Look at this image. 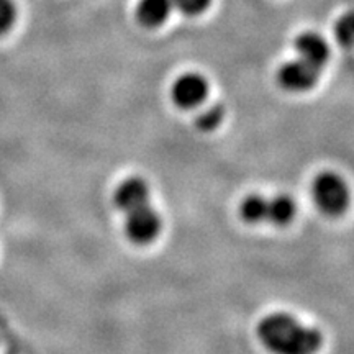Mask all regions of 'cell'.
<instances>
[{
    "mask_svg": "<svg viewBox=\"0 0 354 354\" xmlns=\"http://www.w3.org/2000/svg\"><path fill=\"white\" fill-rule=\"evenodd\" d=\"M223 107H220V105H212V107L205 109L201 115H198L196 125L198 127V130L202 131H212L220 125L221 120H223Z\"/></svg>",
    "mask_w": 354,
    "mask_h": 354,
    "instance_id": "8fae6325",
    "label": "cell"
},
{
    "mask_svg": "<svg viewBox=\"0 0 354 354\" xmlns=\"http://www.w3.org/2000/svg\"><path fill=\"white\" fill-rule=\"evenodd\" d=\"M312 197L318 210L328 216L343 215L349 207V187L336 172L325 171L312 184Z\"/></svg>",
    "mask_w": 354,
    "mask_h": 354,
    "instance_id": "3957f363",
    "label": "cell"
},
{
    "mask_svg": "<svg viewBox=\"0 0 354 354\" xmlns=\"http://www.w3.org/2000/svg\"><path fill=\"white\" fill-rule=\"evenodd\" d=\"M256 335L272 354H317L323 344L320 331L284 312L264 317L256 326Z\"/></svg>",
    "mask_w": 354,
    "mask_h": 354,
    "instance_id": "6da1fadb",
    "label": "cell"
},
{
    "mask_svg": "<svg viewBox=\"0 0 354 354\" xmlns=\"http://www.w3.org/2000/svg\"><path fill=\"white\" fill-rule=\"evenodd\" d=\"M162 218L149 203L125 214V233L135 245H148L161 233Z\"/></svg>",
    "mask_w": 354,
    "mask_h": 354,
    "instance_id": "277c9868",
    "label": "cell"
},
{
    "mask_svg": "<svg viewBox=\"0 0 354 354\" xmlns=\"http://www.w3.org/2000/svg\"><path fill=\"white\" fill-rule=\"evenodd\" d=\"M297 205L289 196H248L241 202V218L251 225L271 223L284 227L294 220Z\"/></svg>",
    "mask_w": 354,
    "mask_h": 354,
    "instance_id": "7a4b0ae2",
    "label": "cell"
},
{
    "mask_svg": "<svg viewBox=\"0 0 354 354\" xmlns=\"http://www.w3.org/2000/svg\"><path fill=\"white\" fill-rule=\"evenodd\" d=\"M174 7L187 17L202 15L212 6V0H172Z\"/></svg>",
    "mask_w": 354,
    "mask_h": 354,
    "instance_id": "4fadbf2b",
    "label": "cell"
},
{
    "mask_svg": "<svg viewBox=\"0 0 354 354\" xmlns=\"http://www.w3.org/2000/svg\"><path fill=\"white\" fill-rule=\"evenodd\" d=\"M335 37L343 48H354V12L344 13L336 20Z\"/></svg>",
    "mask_w": 354,
    "mask_h": 354,
    "instance_id": "30bf717a",
    "label": "cell"
},
{
    "mask_svg": "<svg viewBox=\"0 0 354 354\" xmlns=\"http://www.w3.org/2000/svg\"><path fill=\"white\" fill-rule=\"evenodd\" d=\"M17 21V6L13 0H0V35L7 33Z\"/></svg>",
    "mask_w": 354,
    "mask_h": 354,
    "instance_id": "7c38bea8",
    "label": "cell"
},
{
    "mask_svg": "<svg viewBox=\"0 0 354 354\" xmlns=\"http://www.w3.org/2000/svg\"><path fill=\"white\" fill-rule=\"evenodd\" d=\"M113 203L123 214L149 203V185L141 177H128L115 189Z\"/></svg>",
    "mask_w": 354,
    "mask_h": 354,
    "instance_id": "52a82bcc",
    "label": "cell"
},
{
    "mask_svg": "<svg viewBox=\"0 0 354 354\" xmlns=\"http://www.w3.org/2000/svg\"><path fill=\"white\" fill-rule=\"evenodd\" d=\"M172 8V0H140L136 6V17L146 28H158L169 19Z\"/></svg>",
    "mask_w": 354,
    "mask_h": 354,
    "instance_id": "9c48e42d",
    "label": "cell"
},
{
    "mask_svg": "<svg viewBox=\"0 0 354 354\" xmlns=\"http://www.w3.org/2000/svg\"><path fill=\"white\" fill-rule=\"evenodd\" d=\"M297 57L307 61L308 64L322 69L330 59V46L322 35L315 32H305L295 39Z\"/></svg>",
    "mask_w": 354,
    "mask_h": 354,
    "instance_id": "ba28073f",
    "label": "cell"
},
{
    "mask_svg": "<svg viewBox=\"0 0 354 354\" xmlns=\"http://www.w3.org/2000/svg\"><path fill=\"white\" fill-rule=\"evenodd\" d=\"M318 76H320V69L300 57L287 61L277 71L279 84L289 92L310 91L318 82Z\"/></svg>",
    "mask_w": 354,
    "mask_h": 354,
    "instance_id": "5b68a950",
    "label": "cell"
},
{
    "mask_svg": "<svg viewBox=\"0 0 354 354\" xmlns=\"http://www.w3.org/2000/svg\"><path fill=\"white\" fill-rule=\"evenodd\" d=\"M209 82L202 74H183L172 86V100L180 109H196L207 99Z\"/></svg>",
    "mask_w": 354,
    "mask_h": 354,
    "instance_id": "8992f818",
    "label": "cell"
}]
</instances>
